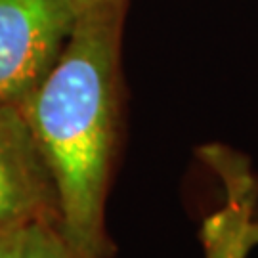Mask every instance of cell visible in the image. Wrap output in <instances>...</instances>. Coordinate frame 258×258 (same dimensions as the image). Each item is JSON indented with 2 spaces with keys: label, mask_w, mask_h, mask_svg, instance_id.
Listing matches in <instances>:
<instances>
[{
  "label": "cell",
  "mask_w": 258,
  "mask_h": 258,
  "mask_svg": "<svg viewBox=\"0 0 258 258\" xmlns=\"http://www.w3.org/2000/svg\"><path fill=\"white\" fill-rule=\"evenodd\" d=\"M201 239L205 258H247L250 249L241 237L239 214L235 205L224 195V205L203 224Z\"/></svg>",
  "instance_id": "5b68a950"
},
{
  "label": "cell",
  "mask_w": 258,
  "mask_h": 258,
  "mask_svg": "<svg viewBox=\"0 0 258 258\" xmlns=\"http://www.w3.org/2000/svg\"><path fill=\"white\" fill-rule=\"evenodd\" d=\"M128 0H86L52 69L19 109L54 176L65 239L111 258L105 203L122 128L120 48Z\"/></svg>",
  "instance_id": "6da1fadb"
},
{
  "label": "cell",
  "mask_w": 258,
  "mask_h": 258,
  "mask_svg": "<svg viewBox=\"0 0 258 258\" xmlns=\"http://www.w3.org/2000/svg\"><path fill=\"white\" fill-rule=\"evenodd\" d=\"M61 222L54 176L16 105H0V231Z\"/></svg>",
  "instance_id": "3957f363"
},
{
  "label": "cell",
  "mask_w": 258,
  "mask_h": 258,
  "mask_svg": "<svg viewBox=\"0 0 258 258\" xmlns=\"http://www.w3.org/2000/svg\"><path fill=\"white\" fill-rule=\"evenodd\" d=\"M19 230L0 231V258H16L18 256Z\"/></svg>",
  "instance_id": "52a82bcc"
},
{
  "label": "cell",
  "mask_w": 258,
  "mask_h": 258,
  "mask_svg": "<svg viewBox=\"0 0 258 258\" xmlns=\"http://www.w3.org/2000/svg\"><path fill=\"white\" fill-rule=\"evenodd\" d=\"M16 258H84L65 239L59 222H35L19 230Z\"/></svg>",
  "instance_id": "8992f818"
},
{
  "label": "cell",
  "mask_w": 258,
  "mask_h": 258,
  "mask_svg": "<svg viewBox=\"0 0 258 258\" xmlns=\"http://www.w3.org/2000/svg\"><path fill=\"white\" fill-rule=\"evenodd\" d=\"M205 163L218 176L224 195L230 197L237 214L243 241L250 250L258 247V174L249 157L231 148L214 144L201 151Z\"/></svg>",
  "instance_id": "277c9868"
},
{
  "label": "cell",
  "mask_w": 258,
  "mask_h": 258,
  "mask_svg": "<svg viewBox=\"0 0 258 258\" xmlns=\"http://www.w3.org/2000/svg\"><path fill=\"white\" fill-rule=\"evenodd\" d=\"M86 0H0V105L21 107L52 69Z\"/></svg>",
  "instance_id": "7a4b0ae2"
}]
</instances>
